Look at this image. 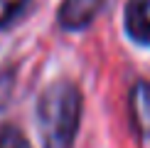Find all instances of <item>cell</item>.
I'll list each match as a JSON object with an SVG mask.
<instances>
[{"instance_id": "6da1fadb", "label": "cell", "mask_w": 150, "mask_h": 148, "mask_svg": "<svg viewBox=\"0 0 150 148\" xmlns=\"http://www.w3.org/2000/svg\"><path fill=\"white\" fill-rule=\"evenodd\" d=\"M37 121L45 148H71L81 121V91L69 82L47 86L37 104Z\"/></svg>"}, {"instance_id": "7a4b0ae2", "label": "cell", "mask_w": 150, "mask_h": 148, "mask_svg": "<svg viewBox=\"0 0 150 148\" xmlns=\"http://www.w3.org/2000/svg\"><path fill=\"white\" fill-rule=\"evenodd\" d=\"M101 8L103 0H64L59 8V25L64 30H81L98 15Z\"/></svg>"}, {"instance_id": "3957f363", "label": "cell", "mask_w": 150, "mask_h": 148, "mask_svg": "<svg viewBox=\"0 0 150 148\" xmlns=\"http://www.w3.org/2000/svg\"><path fill=\"white\" fill-rule=\"evenodd\" d=\"M126 30L140 45H150V0H128Z\"/></svg>"}, {"instance_id": "277c9868", "label": "cell", "mask_w": 150, "mask_h": 148, "mask_svg": "<svg viewBox=\"0 0 150 148\" xmlns=\"http://www.w3.org/2000/svg\"><path fill=\"white\" fill-rule=\"evenodd\" d=\"M130 114L140 136H150V84L140 82L130 91Z\"/></svg>"}, {"instance_id": "5b68a950", "label": "cell", "mask_w": 150, "mask_h": 148, "mask_svg": "<svg viewBox=\"0 0 150 148\" xmlns=\"http://www.w3.org/2000/svg\"><path fill=\"white\" fill-rule=\"evenodd\" d=\"M25 5H27V0H0V27L10 25L25 10Z\"/></svg>"}, {"instance_id": "8992f818", "label": "cell", "mask_w": 150, "mask_h": 148, "mask_svg": "<svg viewBox=\"0 0 150 148\" xmlns=\"http://www.w3.org/2000/svg\"><path fill=\"white\" fill-rule=\"evenodd\" d=\"M0 148H30V143L17 128L3 126L0 128Z\"/></svg>"}]
</instances>
